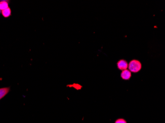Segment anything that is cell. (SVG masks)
Masks as SVG:
<instances>
[{"label":"cell","instance_id":"cell-5","mask_svg":"<svg viewBox=\"0 0 165 123\" xmlns=\"http://www.w3.org/2000/svg\"><path fill=\"white\" fill-rule=\"evenodd\" d=\"M1 14L5 18L9 17L10 16H11L12 15V11H11V9L9 7L7 9L2 11Z\"/></svg>","mask_w":165,"mask_h":123},{"label":"cell","instance_id":"cell-3","mask_svg":"<svg viewBox=\"0 0 165 123\" xmlns=\"http://www.w3.org/2000/svg\"><path fill=\"white\" fill-rule=\"evenodd\" d=\"M117 66L119 69L124 71L127 69L128 67V64L127 62L125 60H120L117 63Z\"/></svg>","mask_w":165,"mask_h":123},{"label":"cell","instance_id":"cell-1","mask_svg":"<svg viewBox=\"0 0 165 123\" xmlns=\"http://www.w3.org/2000/svg\"><path fill=\"white\" fill-rule=\"evenodd\" d=\"M141 65L140 62L137 60H132L129 65V69L132 73H137L141 70Z\"/></svg>","mask_w":165,"mask_h":123},{"label":"cell","instance_id":"cell-7","mask_svg":"<svg viewBox=\"0 0 165 123\" xmlns=\"http://www.w3.org/2000/svg\"><path fill=\"white\" fill-rule=\"evenodd\" d=\"M115 123H127L125 120L120 119L117 120L115 122Z\"/></svg>","mask_w":165,"mask_h":123},{"label":"cell","instance_id":"cell-8","mask_svg":"<svg viewBox=\"0 0 165 123\" xmlns=\"http://www.w3.org/2000/svg\"><path fill=\"white\" fill-rule=\"evenodd\" d=\"M1 12H2V11H1V10H0V14H1Z\"/></svg>","mask_w":165,"mask_h":123},{"label":"cell","instance_id":"cell-2","mask_svg":"<svg viewBox=\"0 0 165 123\" xmlns=\"http://www.w3.org/2000/svg\"><path fill=\"white\" fill-rule=\"evenodd\" d=\"M10 91V87H4L0 88V100L4 98Z\"/></svg>","mask_w":165,"mask_h":123},{"label":"cell","instance_id":"cell-6","mask_svg":"<svg viewBox=\"0 0 165 123\" xmlns=\"http://www.w3.org/2000/svg\"><path fill=\"white\" fill-rule=\"evenodd\" d=\"M9 7V2L7 1H0V10L2 11Z\"/></svg>","mask_w":165,"mask_h":123},{"label":"cell","instance_id":"cell-4","mask_svg":"<svg viewBox=\"0 0 165 123\" xmlns=\"http://www.w3.org/2000/svg\"><path fill=\"white\" fill-rule=\"evenodd\" d=\"M121 76L123 79L128 80L131 77V73L129 70L125 69V70H124L123 71H122Z\"/></svg>","mask_w":165,"mask_h":123}]
</instances>
